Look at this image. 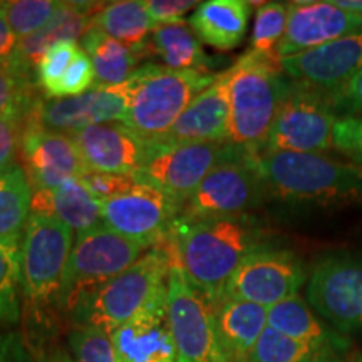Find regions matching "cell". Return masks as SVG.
Masks as SVG:
<instances>
[{"instance_id":"obj_1","label":"cell","mask_w":362,"mask_h":362,"mask_svg":"<svg viewBox=\"0 0 362 362\" xmlns=\"http://www.w3.org/2000/svg\"><path fill=\"white\" fill-rule=\"evenodd\" d=\"M267 238L264 225L250 214L215 218L178 216L170 237L160 245L168 252L171 265L178 267L214 304L223 297L226 284L247 257L267 247Z\"/></svg>"},{"instance_id":"obj_2","label":"cell","mask_w":362,"mask_h":362,"mask_svg":"<svg viewBox=\"0 0 362 362\" xmlns=\"http://www.w3.org/2000/svg\"><path fill=\"white\" fill-rule=\"evenodd\" d=\"M267 194L287 203L341 208L362 203V175L354 163L324 153H253Z\"/></svg>"},{"instance_id":"obj_3","label":"cell","mask_w":362,"mask_h":362,"mask_svg":"<svg viewBox=\"0 0 362 362\" xmlns=\"http://www.w3.org/2000/svg\"><path fill=\"white\" fill-rule=\"evenodd\" d=\"M226 72L230 101V139L250 153L264 151L267 138L292 81L282 59L248 51Z\"/></svg>"},{"instance_id":"obj_4","label":"cell","mask_w":362,"mask_h":362,"mask_svg":"<svg viewBox=\"0 0 362 362\" xmlns=\"http://www.w3.org/2000/svg\"><path fill=\"white\" fill-rule=\"evenodd\" d=\"M170 270L168 252L161 245L149 248L123 274L84 293L69 312L71 325H93L111 334L166 298Z\"/></svg>"},{"instance_id":"obj_5","label":"cell","mask_w":362,"mask_h":362,"mask_svg":"<svg viewBox=\"0 0 362 362\" xmlns=\"http://www.w3.org/2000/svg\"><path fill=\"white\" fill-rule=\"evenodd\" d=\"M218 74L175 71L160 64H144L131 76L128 111L123 123L144 141L168 134L178 117L198 94L214 84Z\"/></svg>"},{"instance_id":"obj_6","label":"cell","mask_w":362,"mask_h":362,"mask_svg":"<svg viewBox=\"0 0 362 362\" xmlns=\"http://www.w3.org/2000/svg\"><path fill=\"white\" fill-rule=\"evenodd\" d=\"M71 252L69 226L54 216L30 214L21 242V285L34 324L44 322L51 305L57 307Z\"/></svg>"},{"instance_id":"obj_7","label":"cell","mask_w":362,"mask_h":362,"mask_svg":"<svg viewBox=\"0 0 362 362\" xmlns=\"http://www.w3.org/2000/svg\"><path fill=\"white\" fill-rule=\"evenodd\" d=\"M149 248L153 247L123 237L104 225L78 235L59 291L57 310L69 314L84 293L123 274Z\"/></svg>"},{"instance_id":"obj_8","label":"cell","mask_w":362,"mask_h":362,"mask_svg":"<svg viewBox=\"0 0 362 362\" xmlns=\"http://www.w3.org/2000/svg\"><path fill=\"white\" fill-rule=\"evenodd\" d=\"M265 197L264 181L255 166L253 153L230 144L223 160L205 176L181 208L180 216L215 218L247 215L260 206Z\"/></svg>"},{"instance_id":"obj_9","label":"cell","mask_w":362,"mask_h":362,"mask_svg":"<svg viewBox=\"0 0 362 362\" xmlns=\"http://www.w3.org/2000/svg\"><path fill=\"white\" fill-rule=\"evenodd\" d=\"M339 119L329 93L292 81L264 151H329L334 148V131Z\"/></svg>"},{"instance_id":"obj_10","label":"cell","mask_w":362,"mask_h":362,"mask_svg":"<svg viewBox=\"0 0 362 362\" xmlns=\"http://www.w3.org/2000/svg\"><path fill=\"white\" fill-rule=\"evenodd\" d=\"M230 143H146L143 163L133 178L136 183L160 189L183 208L205 176L228 151Z\"/></svg>"},{"instance_id":"obj_11","label":"cell","mask_w":362,"mask_h":362,"mask_svg":"<svg viewBox=\"0 0 362 362\" xmlns=\"http://www.w3.org/2000/svg\"><path fill=\"white\" fill-rule=\"evenodd\" d=\"M307 304L337 332H362V255L342 253L317 262Z\"/></svg>"},{"instance_id":"obj_12","label":"cell","mask_w":362,"mask_h":362,"mask_svg":"<svg viewBox=\"0 0 362 362\" xmlns=\"http://www.w3.org/2000/svg\"><path fill=\"white\" fill-rule=\"evenodd\" d=\"M166 314L178 362H225L210 302L175 265H171L166 285Z\"/></svg>"},{"instance_id":"obj_13","label":"cell","mask_w":362,"mask_h":362,"mask_svg":"<svg viewBox=\"0 0 362 362\" xmlns=\"http://www.w3.org/2000/svg\"><path fill=\"white\" fill-rule=\"evenodd\" d=\"M307 280L300 257L285 248L264 247L247 257L226 284L223 297L252 302L265 309L293 296Z\"/></svg>"},{"instance_id":"obj_14","label":"cell","mask_w":362,"mask_h":362,"mask_svg":"<svg viewBox=\"0 0 362 362\" xmlns=\"http://www.w3.org/2000/svg\"><path fill=\"white\" fill-rule=\"evenodd\" d=\"M180 214L181 206L173 198L141 183L101 203L104 226L151 247L160 245L170 237Z\"/></svg>"},{"instance_id":"obj_15","label":"cell","mask_w":362,"mask_h":362,"mask_svg":"<svg viewBox=\"0 0 362 362\" xmlns=\"http://www.w3.org/2000/svg\"><path fill=\"white\" fill-rule=\"evenodd\" d=\"M128 99L126 83L121 86L96 84L81 96L42 98L24 124H35L62 134H74L90 126L123 123L128 111Z\"/></svg>"},{"instance_id":"obj_16","label":"cell","mask_w":362,"mask_h":362,"mask_svg":"<svg viewBox=\"0 0 362 362\" xmlns=\"http://www.w3.org/2000/svg\"><path fill=\"white\" fill-rule=\"evenodd\" d=\"M19 155L34 193L61 187L88 171L69 134L35 124H24Z\"/></svg>"},{"instance_id":"obj_17","label":"cell","mask_w":362,"mask_h":362,"mask_svg":"<svg viewBox=\"0 0 362 362\" xmlns=\"http://www.w3.org/2000/svg\"><path fill=\"white\" fill-rule=\"evenodd\" d=\"M288 79L334 93L362 71V29L349 35L282 59Z\"/></svg>"},{"instance_id":"obj_18","label":"cell","mask_w":362,"mask_h":362,"mask_svg":"<svg viewBox=\"0 0 362 362\" xmlns=\"http://www.w3.org/2000/svg\"><path fill=\"white\" fill-rule=\"evenodd\" d=\"M362 29V16L337 7L332 0L327 2L288 4L287 29L277 54L280 59L310 51L320 45L349 35Z\"/></svg>"},{"instance_id":"obj_19","label":"cell","mask_w":362,"mask_h":362,"mask_svg":"<svg viewBox=\"0 0 362 362\" xmlns=\"http://www.w3.org/2000/svg\"><path fill=\"white\" fill-rule=\"evenodd\" d=\"M69 136L90 171L134 176L146 153V141L124 123L90 126Z\"/></svg>"},{"instance_id":"obj_20","label":"cell","mask_w":362,"mask_h":362,"mask_svg":"<svg viewBox=\"0 0 362 362\" xmlns=\"http://www.w3.org/2000/svg\"><path fill=\"white\" fill-rule=\"evenodd\" d=\"M110 336L119 362H178L166 298L112 330Z\"/></svg>"},{"instance_id":"obj_21","label":"cell","mask_w":362,"mask_h":362,"mask_svg":"<svg viewBox=\"0 0 362 362\" xmlns=\"http://www.w3.org/2000/svg\"><path fill=\"white\" fill-rule=\"evenodd\" d=\"M163 141L171 143H228L230 101L226 72L193 99Z\"/></svg>"},{"instance_id":"obj_22","label":"cell","mask_w":362,"mask_h":362,"mask_svg":"<svg viewBox=\"0 0 362 362\" xmlns=\"http://www.w3.org/2000/svg\"><path fill=\"white\" fill-rule=\"evenodd\" d=\"M104 2H61L51 22L29 37L17 40L11 62L29 74H35L39 61L52 45L59 42H78L93 27L94 16Z\"/></svg>"},{"instance_id":"obj_23","label":"cell","mask_w":362,"mask_h":362,"mask_svg":"<svg viewBox=\"0 0 362 362\" xmlns=\"http://www.w3.org/2000/svg\"><path fill=\"white\" fill-rule=\"evenodd\" d=\"M215 334L225 362H247L267 329L265 307L221 297L214 302Z\"/></svg>"},{"instance_id":"obj_24","label":"cell","mask_w":362,"mask_h":362,"mask_svg":"<svg viewBox=\"0 0 362 362\" xmlns=\"http://www.w3.org/2000/svg\"><path fill=\"white\" fill-rule=\"evenodd\" d=\"M141 57H158L163 64L175 71L210 72L216 62L203 49L202 40L193 33L187 21L155 25L149 37L138 45Z\"/></svg>"},{"instance_id":"obj_25","label":"cell","mask_w":362,"mask_h":362,"mask_svg":"<svg viewBox=\"0 0 362 362\" xmlns=\"http://www.w3.org/2000/svg\"><path fill=\"white\" fill-rule=\"evenodd\" d=\"M267 325L284 336L309 346L330 349L347 356L351 341L314 314L300 296H293L267 310Z\"/></svg>"},{"instance_id":"obj_26","label":"cell","mask_w":362,"mask_h":362,"mask_svg":"<svg viewBox=\"0 0 362 362\" xmlns=\"http://www.w3.org/2000/svg\"><path fill=\"white\" fill-rule=\"evenodd\" d=\"M252 4L245 0H208L197 7L189 25L197 37L218 51H233L245 39Z\"/></svg>"},{"instance_id":"obj_27","label":"cell","mask_w":362,"mask_h":362,"mask_svg":"<svg viewBox=\"0 0 362 362\" xmlns=\"http://www.w3.org/2000/svg\"><path fill=\"white\" fill-rule=\"evenodd\" d=\"M33 214L54 216L78 235L103 225L101 202H98L79 178L69 180L54 189L35 192Z\"/></svg>"},{"instance_id":"obj_28","label":"cell","mask_w":362,"mask_h":362,"mask_svg":"<svg viewBox=\"0 0 362 362\" xmlns=\"http://www.w3.org/2000/svg\"><path fill=\"white\" fill-rule=\"evenodd\" d=\"M81 47L93 62L96 84L103 86L128 83L143 59L138 49L110 37L94 25L83 35Z\"/></svg>"},{"instance_id":"obj_29","label":"cell","mask_w":362,"mask_h":362,"mask_svg":"<svg viewBox=\"0 0 362 362\" xmlns=\"http://www.w3.org/2000/svg\"><path fill=\"white\" fill-rule=\"evenodd\" d=\"M33 187L22 165L13 163L0 171V243L19 247L33 214Z\"/></svg>"},{"instance_id":"obj_30","label":"cell","mask_w":362,"mask_h":362,"mask_svg":"<svg viewBox=\"0 0 362 362\" xmlns=\"http://www.w3.org/2000/svg\"><path fill=\"white\" fill-rule=\"evenodd\" d=\"M93 25L110 37L131 47H138L155 29L146 11V2L141 0H119L104 4L93 19Z\"/></svg>"},{"instance_id":"obj_31","label":"cell","mask_w":362,"mask_h":362,"mask_svg":"<svg viewBox=\"0 0 362 362\" xmlns=\"http://www.w3.org/2000/svg\"><path fill=\"white\" fill-rule=\"evenodd\" d=\"M347 356L296 341L267 325L247 362H344Z\"/></svg>"},{"instance_id":"obj_32","label":"cell","mask_w":362,"mask_h":362,"mask_svg":"<svg viewBox=\"0 0 362 362\" xmlns=\"http://www.w3.org/2000/svg\"><path fill=\"white\" fill-rule=\"evenodd\" d=\"M35 74H29L11 61L0 64V119L17 117L25 123L40 99Z\"/></svg>"},{"instance_id":"obj_33","label":"cell","mask_w":362,"mask_h":362,"mask_svg":"<svg viewBox=\"0 0 362 362\" xmlns=\"http://www.w3.org/2000/svg\"><path fill=\"white\" fill-rule=\"evenodd\" d=\"M21 248L0 243V327L21 319Z\"/></svg>"},{"instance_id":"obj_34","label":"cell","mask_w":362,"mask_h":362,"mask_svg":"<svg viewBox=\"0 0 362 362\" xmlns=\"http://www.w3.org/2000/svg\"><path fill=\"white\" fill-rule=\"evenodd\" d=\"M287 19L288 4L265 2L257 7L250 51L260 54V56L279 57L277 49L285 35Z\"/></svg>"},{"instance_id":"obj_35","label":"cell","mask_w":362,"mask_h":362,"mask_svg":"<svg viewBox=\"0 0 362 362\" xmlns=\"http://www.w3.org/2000/svg\"><path fill=\"white\" fill-rule=\"evenodd\" d=\"M59 6L61 2L56 0H11L4 2V12L17 39H24L44 29Z\"/></svg>"},{"instance_id":"obj_36","label":"cell","mask_w":362,"mask_h":362,"mask_svg":"<svg viewBox=\"0 0 362 362\" xmlns=\"http://www.w3.org/2000/svg\"><path fill=\"white\" fill-rule=\"evenodd\" d=\"M67 346L76 362H119L110 334L93 325H71Z\"/></svg>"},{"instance_id":"obj_37","label":"cell","mask_w":362,"mask_h":362,"mask_svg":"<svg viewBox=\"0 0 362 362\" xmlns=\"http://www.w3.org/2000/svg\"><path fill=\"white\" fill-rule=\"evenodd\" d=\"M81 52L78 42H59L44 54L35 67V81L45 99H52L59 83L64 78L74 59Z\"/></svg>"},{"instance_id":"obj_38","label":"cell","mask_w":362,"mask_h":362,"mask_svg":"<svg viewBox=\"0 0 362 362\" xmlns=\"http://www.w3.org/2000/svg\"><path fill=\"white\" fill-rule=\"evenodd\" d=\"M94 86H96V74H94L93 62H90L88 54L81 49L78 57L74 59V62H72L69 69H67L64 78L59 83L52 99L81 96V94L93 89Z\"/></svg>"},{"instance_id":"obj_39","label":"cell","mask_w":362,"mask_h":362,"mask_svg":"<svg viewBox=\"0 0 362 362\" xmlns=\"http://www.w3.org/2000/svg\"><path fill=\"white\" fill-rule=\"evenodd\" d=\"M79 180L89 189V193L101 203L128 192L129 188H133L136 185V180L129 175H111L90 170L81 175Z\"/></svg>"},{"instance_id":"obj_40","label":"cell","mask_w":362,"mask_h":362,"mask_svg":"<svg viewBox=\"0 0 362 362\" xmlns=\"http://www.w3.org/2000/svg\"><path fill=\"white\" fill-rule=\"evenodd\" d=\"M334 148L352 163L362 161V117H341L334 131Z\"/></svg>"},{"instance_id":"obj_41","label":"cell","mask_w":362,"mask_h":362,"mask_svg":"<svg viewBox=\"0 0 362 362\" xmlns=\"http://www.w3.org/2000/svg\"><path fill=\"white\" fill-rule=\"evenodd\" d=\"M329 96L341 117H362V71Z\"/></svg>"},{"instance_id":"obj_42","label":"cell","mask_w":362,"mask_h":362,"mask_svg":"<svg viewBox=\"0 0 362 362\" xmlns=\"http://www.w3.org/2000/svg\"><path fill=\"white\" fill-rule=\"evenodd\" d=\"M24 121L17 117L0 119V171L13 165V160L21 151Z\"/></svg>"},{"instance_id":"obj_43","label":"cell","mask_w":362,"mask_h":362,"mask_svg":"<svg viewBox=\"0 0 362 362\" xmlns=\"http://www.w3.org/2000/svg\"><path fill=\"white\" fill-rule=\"evenodd\" d=\"M200 6L194 0H148L146 11L151 17L153 24H171V22L181 21L183 16L189 11H197Z\"/></svg>"},{"instance_id":"obj_44","label":"cell","mask_w":362,"mask_h":362,"mask_svg":"<svg viewBox=\"0 0 362 362\" xmlns=\"http://www.w3.org/2000/svg\"><path fill=\"white\" fill-rule=\"evenodd\" d=\"M30 361L25 344L17 332H0V362Z\"/></svg>"},{"instance_id":"obj_45","label":"cell","mask_w":362,"mask_h":362,"mask_svg":"<svg viewBox=\"0 0 362 362\" xmlns=\"http://www.w3.org/2000/svg\"><path fill=\"white\" fill-rule=\"evenodd\" d=\"M34 362H76L71 352L57 342L39 339L34 347Z\"/></svg>"},{"instance_id":"obj_46","label":"cell","mask_w":362,"mask_h":362,"mask_svg":"<svg viewBox=\"0 0 362 362\" xmlns=\"http://www.w3.org/2000/svg\"><path fill=\"white\" fill-rule=\"evenodd\" d=\"M17 35L8 25L6 12H4V4L0 7V64H6L11 61L13 51L17 45Z\"/></svg>"},{"instance_id":"obj_47","label":"cell","mask_w":362,"mask_h":362,"mask_svg":"<svg viewBox=\"0 0 362 362\" xmlns=\"http://www.w3.org/2000/svg\"><path fill=\"white\" fill-rule=\"evenodd\" d=\"M337 7L344 8V11H349L354 13H361L362 16V0H336Z\"/></svg>"},{"instance_id":"obj_48","label":"cell","mask_w":362,"mask_h":362,"mask_svg":"<svg viewBox=\"0 0 362 362\" xmlns=\"http://www.w3.org/2000/svg\"><path fill=\"white\" fill-rule=\"evenodd\" d=\"M344 362H362V351L354 352V354H349Z\"/></svg>"},{"instance_id":"obj_49","label":"cell","mask_w":362,"mask_h":362,"mask_svg":"<svg viewBox=\"0 0 362 362\" xmlns=\"http://www.w3.org/2000/svg\"><path fill=\"white\" fill-rule=\"evenodd\" d=\"M354 165L357 166V168H359V171H361V175H362V161H359V163H354Z\"/></svg>"},{"instance_id":"obj_50","label":"cell","mask_w":362,"mask_h":362,"mask_svg":"<svg viewBox=\"0 0 362 362\" xmlns=\"http://www.w3.org/2000/svg\"><path fill=\"white\" fill-rule=\"evenodd\" d=\"M2 4H4V2H0V7H2Z\"/></svg>"},{"instance_id":"obj_51","label":"cell","mask_w":362,"mask_h":362,"mask_svg":"<svg viewBox=\"0 0 362 362\" xmlns=\"http://www.w3.org/2000/svg\"><path fill=\"white\" fill-rule=\"evenodd\" d=\"M25 362H30V361H25Z\"/></svg>"}]
</instances>
